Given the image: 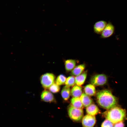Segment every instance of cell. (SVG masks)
<instances>
[{"mask_svg":"<svg viewBox=\"0 0 127 127\" xmlns=\"http://www.w3.org/2000/svg\"><path fill=\"white\" fill-rule=\"evenodd\" d=\"M96 99L97 102L100 107L108 110L116 106L118 102L117 98L108 89L98 92L96 94Z\"/></svg>","mask_w":127,"mask_h":127,"instance_id":"obj_1","label":"cell"},{"mask_svg":"<svg viewBox=\"0 0 127 127\" xmlns=\"http://www.w3.org/2000/svg\"><path fill=\"white\" fill-rule=\"evenodd\" d=\"M103 117L113 123L122 121L126 116V110L117 107H115L103 112Z\"/></svg>","mask_w":127,"mask_h":127,"instance_id":"obj_2","label":"cell"},{"mask_svg":"<svg viewBox=\"0 0 127 127\" xmlns=\"http://www.w3.org/2000/svg\"><path fill=\"white\" fill-rule=\"evenodd\" d=\"M55 76L53 74L47 73L42 75L40 77V82L42 87L46 89L54 83Z\"/></svg>","mask_w":127,"mask_h":127,"instance_id":"obj_3","label":"cell"},{"mask_svg":"<svg viewBox=\"0 0 127 127\" xmlns=\"http://www.w3.org/2000/svg\"><path fill=\"white\" fill-rule=\"evenodd\" d=\"M68 110V115L72 120L79 121L81 119L83 114L82 109L76 108L70 105L69 106Z\"/></svg>","mask_w":127,"mask_h":127,"instance_id":"obj_4","label":"cell"},{"mask_svg":"<svg viewBox=\"0 0 127 127\" xmlns=\"http://www.w3.org/2000/svg\"><path fill=\"white\" fill-rule=\"evenodd\" d=\"M107 77L104 74L95 75L91 78L90 82L94 86H102L105 84L107 81Z\"/></svg>","mask_w":127,"mask_h":127,"instance_id":"obj_5","label":"cell"},{"mask_svg":"<svg viewBox=\"0 0 127 127\" xmlns=\"http://www.w3.org/2000/svg\"><path fill=\"white\" fill-rule=\"evenodd\" d=\"M96 122L94 116L87 115L83 118L82 124L83 127H93Z\"/></svg>","mask_w":127,"mask_h":127,"instance_id":"obj_6","label":"cell"},{"mask_svg":"<svg viewBox=\"0 0 127 127\" xmlns=\"http://www.w3.org/2000/svg\"><path fill=\"white\" fill-rule=\"evenodd\" d=\"M40 98L42 101L47 103H53L55 101L53 95L49 91L45 90L41 93Z\"/></svg>","mask_w":127,"mask_h":127,"instance_id":"obj_7","label":"cell"},{"mask_svg":"<svg viewBox=\"0 0 127 127\" xmlns=\"http://www.w3.org/2000/svg\"><path fill=\"white\" fill-rule=\"evenodd\" d=\"M114 30V28L113 25L109 22L103 31L101 37L103 38L109 37L113 33Z\"/></svg>","mask_w":127,"mask_h":127,"instance_id":"obj_8","label":"cell"},{"mask_svg":"<svg viewBox=\"0 0 127 127\" xmlns=\"http://www.w3.org/2000/svg\"><path fill=\"white\" fill-rule=\"evenodd\" d=\"M107 24V22L101 20L97 22L94 25V32L98 34L101 33Z\"/></svg>","mask_w":127,"mask_h":127,"instance_id":"obj_9","label":"cell"},{"mask_svg":"<svg viewBox=\"0 0 127 127\" xmlns=\"http://www.w3.org/2000/svg\"><path fill=\"white\" fill-rule=\"evenodd\" d=\"M87 71H86L75 77V83L77 85L81 86L84 83L86 78Z\"/></svg>","mask_w":127,"mask_h":127,"instance_id":"obj_10","label":"cell"},{"mask_svg":"<svg viewBox=\"0 0 127 127\" xmlns=\"http://www.w3.org/2000/svg\"><path fill=\"white\" fill-rule=\"evenodd\" d=\"M87 113L88 115L94 116L99 112L98 107L95 104H92L87 107L86 109Z\"/></svg>","mask_w":127,"mask_h":127,"instance_id":"obj_11","label":"cell"},{"mask_svg":"<svg viewBox=\"0 0 127 127\" xmlns=\"http://www.w3.org/2000/svg\"><path fill=\"white\" fill-rule=\"evenodd\" d=\"M80 98L83 106L85 107H87L92 103V99L84 93H82Z\"/></svg>","mask_w":127,"mask_h":127,"instance_id":"obj_12","label":"cell"},{"mask_svg":"<svg viewBox=\"0 0 127 127\" xmlns=\"http://www.w3.org/2000/svg\"><path fill=\"white\" fill-rule=\"evenodd\" d=\"M76 63V61L75 60L67 59L64 62L65 68L67 71H71L74 68Z\"/></svg>","mask_w":127,"mask_h":127,"instance_id":"obj_13","label":"cell"},{"mask_svg":"<svg viewBox=\"0 0 127 127\" xmlns=\"http://www.w3.org/2000/svg\"><path fill=\"white\" fill-rule=\"evenodd\" d=\"M82 93V87L78 85H75L72 88L71 91V94L73 97H79Z\"/></svg>","mask_w":127,"mask_h":127,"instance_id":"obj_14","label":"cell"},{"mask_svg":"<svg viewBox=\"0 0 127 127\" xmlns=\"http://www.w3.org/2000/svg\"><path fill=\"white\" fill-rule=\"evenodd\" d=\"M85 93L89 96H92L96 94V90L95 86L91 84L86 85L84 88Z\"/></svg>","mask_w":127,"mask_h":127,"instance_id":"obj_15","label":"cell"},{"mask_svg":"<svg viewBox=\"0 0 127 127\" xmlns=\"http://www.w3.org/2000/svg\"><path fill=\"white\" fill-rule=\"evenodd\" d=\"M85 67V65L84 64L77 66L72 71L71 74L75 76H77L80 75L84 70Z\"/></svg>","mask_w":127,"mask_h":127,"instance_id":"obj_16","label":"cell"},{"mask_svg":"<svg viewBox=\"0 0 127 127\" xmlns=\"http://www.w3.org/2000/svg\"><path fill=\"white\" fill-rule=\"evenodd\" d=\"M71 93L70 87L66 86L63 87L61 92L62 98L65 101H67L69 99Z\"/></svg>","mask_w":127,"mask_h":127,"instance_id":"obj_17","label":"cell"},{"mask_svg":"<svg viewBox=\"0 0 127 127\" xmlns=\"http://www.w3.org/2000/svg\"><path fill=\"white\" fill-rule=\"evenodd\" d=\"M71 105L76 108L82 109L83 105L79 97H73L71 100Z\"/></svg>","mask_w":127,"mask_h":127,"instance_id":"obj_18","label":"cell"},{"mask_svg":"<svg viewBox=\"0 0 127 127\" xmlns=\"http://www.w3.org/2000/svg\"><path fill=\"white\" fill-rule=\"evenodd\" d=\"M66 78L65 76L63 74H60L56 78V83L59 85H60L65 83Z\"/></svg>","mask_w":127,"mask_h":127,"instance_id":"obj_19","label":"cell"},{"mask_svg":"<svg viewBox=\"0 0 127 127\" xmlns=\"http://www.w3.org/2000/svg\"><path fill=\"white\" fill-rule=\"evenodd\" d=\"M75 83V78L73 76H70L67 78L65 84L66 86L70 87L73 86Z\"/></svg>","mask_w":127,"mask_h":127,"instance_id":"obj_20","label":"cell"},{"mask_svg":"<svg viewBox=\"0 0 127 127\" xmlns=\"http://www.w3.org/2000/svg\"><path fill=\"white\" fill-rule=\"evenodd\" d=\"M48 89L50 92L54 93L59 92L60 88L59 85L54 83Z\"/></svg>","mask_w":127,"mask_h":127,"instance_id":"obj_21","label":"cell"},{"mask_svg":"<svg viewBox=\"0 0 127 127\" xmlns=\"http://www.w3.org/2000/svg\"><path fill=\"white\" fill-rule=\"evenodd\" d=\"M101 127H114V125L112 123L106 119L102 123Z\"/></svg>","mask_w":127,"mask_h":127,"instance_id":"obj_22","label":"cell"},{"mask_svg":"<svg viewBox=\"0 0 127 127\" xmlns=\"http://www.w3.org/2000/svg\"><path fill=\"white\" fill-rule=\"evenodd\" d=\"M124 127V124L122 121L115 123L114 125V127Z\"/></svg>","mask_w":127,"mask_h":127,"instance_id":"obj_23","label":"cell"}]
</instances>
